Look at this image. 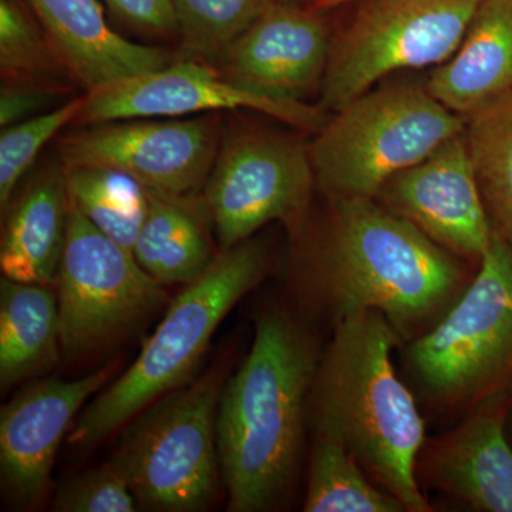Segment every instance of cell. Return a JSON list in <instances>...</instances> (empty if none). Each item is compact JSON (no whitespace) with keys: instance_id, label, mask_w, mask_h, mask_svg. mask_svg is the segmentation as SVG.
<instances>
[{"instance_id":"cell-1","label":"cell","mask_w":512,"mask_h":512,"mask_svg":"<svg viewBox=\"0 0 512 512\" xmlns=\"http://www.w3.org/2000/svg\"><path fill=\"white\" fill-rule=\"evenodd\" d=\"M306 251L305 289L333 323L377 312L404 343L420 338L458 301L473 276L458 256L376 200H329Z\"/></svg>"},{"instance_id":"cell-2","label":"cell","mask_w":512,"mask_h":512,"mask_svg":"<svg viewBox=\"0 0 512 512\" xmlns=\"http://www.w3.org/2000/svg\"><path fill=\"white\" fill-rule=\"evenodd\" d=\"M399 345L402 339L380 313H355L333 323L313 380V410L318 434L348 448L407 512H427L430 504L417 480L424 421L394 369L392 353Z\"/></svg>"},{"instance_id":"cell-3","label":"cell","mask_w":512,"mask_h":512,"mask_svg":"<svg viewBox=\"0 0 512 512\" xmlns=\"http://www.w3.org/2000/svg\"><path fill=\"white\" fill-rule=\"evenodd\" d=\"M319 360L315 342L288 313H265L256 323L251 350L218 406L229 511L269 510L291 483Z\"/></svg>"},{"instance_id":"cell-4","label":"cell","mask_w":512,"mask_h":512,"mask_svg":"<svg viewBox=\"0 0 512 512\" xmlns=\"http://www.w3.org/2000/svg\"><path fill=\"white\" fill-rule=\"evenodd\" d=\"M268 272V254L255 239L225 249L208 271L168 306L130 369L94 399L69 434L74 446H93L184 386L229 311Z\"/></svg>"},{"instance_id":"cell-5","label":"cell","mask_w":512,"mask_h":512,"mask_svg":"<svg viewBox=\"0 0 512 512\" xmlns=\"http://www.w3.org/2000/svg\"><path fill=\"white\" fill-rule=\"evenodd\" d=\"M467 121L417 84H386L333 113L309 146L329 200H375L393 175L419 164Z\"/></svg>"},{"instance_id":"cell-6","label":"cell","mask_w":512,"mask_h":512,"mask_svg":"<svg viewBox=\"0 0 512 512\" xmlns=\"http://www.w3.org/2000/svg\"><path fill=\"white\" fill-rule=\"evenodd\" d=\"M406 369L440 409L477 406L512 384V247L494 231L463 295L420 338Z\"/></svg>"},{"instance_id":"cell-7","label":"cell","mask_w":512,"mask_h":512,"mask_svg":"<svg viewBox=\"0 0 512 512\" xmlns=\"http://www.w3.org/2000/svg\"><path fill=\"white\" fill-rule=\"evenodd\" d=\"M224 383L214 370L147 407L124 434L113 461L140 507L194 512L217 493V414Z\"/></svg>"},{"instance_id":"cell-8","label":"cell","mask_w":512,"mask_h":512,"mask_svg":"<svg viewBox=\"0 0 512 512\" xmlns=\"http://www.w3.org/2000/svg\"><path fill=\"white\" fill-rule=\"evenodd\" d=\"M483 0H359L332 37L318 106L336 113L400 70L440 66L456 53Z\"/></svg>"},{"instance_id":"cell-9","label":"cell","mask_w":512,"mask_h":512,"mask_svg":"<svg viewBox=\"0 0 512 512\" xmlns=\"http://www.w3.org/2000/svg\"><path fill=\"white\" fill-rule=\"evenodd\" d=\"M57 288L67 359L101 348L168 299L164 285L138 264L131 249L103 234L72 204Z\"/></svg>"},{"instance_id":"cell-10","label":"cell","mask_w":512,"mask_h":512,"mask_svg":"<svg viewBox=\"0 0 512 512\" xmlns=\"http://www.w3.org/2000/svg\"><path fill=\"white\" fill-rule=\"evenodd\" d=\"M316 184L309 147L265 130L229 131L220 141L205 204L222 251L272 221L298 227Z\"/></svg>"},{"instance_id":"cell-11","label":"cell","mask_w":512,"mask_h":512,"mask_svg":"<svg viewBox=\"0 0 512 512\" xmlns=\"http://www.w3.org/2000/svg\"><path fill=\"white\" fill-rule=\"evenodd\" d=\"M59 143L66 167L110 168L148 191L194 195L208 177L222 137L215 113L188 119H128L76 127Z\"/></svg>"},{"instance_id":"cell-12","label":"cell","mask_w":512,"mask_h":512,"mask_svg":"<svg viewBox=\"0 0 512 512\" xmlns=\"http://www.w3.org/2000/svg\"><path fill=\"white\" fill-rule=\"evenodd\" d=\"M224 110L256 111L302 130L319 131L328 120L319 106L252 92L220 72L187 59L94 87L83 94L82 109L73 126L198 116Z\"/></svg>"},{"instance_id":"cell-13","label":"cell","mask_w":512,"mask_h":512,"mask_svg":"<svg viewBox=\"0 0 512 512\" xmlns=\"http://www.w3.org/2000/svg\"><path fill=\"white\" fill-rule=\"evenodd\" d=\"M441 248L480 262L493 238L466 131L419 164L393 175L375 198Z\"/></svg>"},{"instance_id":"cell-14","label":"cell","mask_w":512,"mask_h":512,"mask_svg":"<svg viewBox=\"0 0 512 512\" xmlns=\"http://www.w3.org/2000/svg\"><path fill=\"white\" fill-rule=\"evenodd\" d=\"M333 33L319 10L278 0L217 57L222 76L288 101L322 84Z\"/></svg>"},{"instance_id":"cell-15","label":"cell","mask_w":512,"mask_h":512,"mask_svg":"<svg viewBox=\"0 0 512 512\" xmlns=\"http://www.w3.org/2000/svg\"><path fill=\"white\" fill-rule=\"evenodd\" d=\"M109 377L110 369H101L70 382L43 380L3 406L0 470L16 503L35 504L46 493L64 434Z\"/></svg>"},{"instance_id":"cell-16","label":"cell","mask_w":512,"mask_h":512,"mask_svg":"<svg viewBox=\"0 0 512 512\" xmlns=\"http://www.w3.org/2000/svg\"><path fill=\"white\" fill-rule=\"evenodd\" d=\"M505 393L474 406L457 429L421 450L430 484L481 512H512V448L505 436Z\"/></svg>"},{"instance_id":"cell-17","label":"cell","mask_w":512,"mask_h":512,"mask_svg":"<svg viewBox=\"0 0 512 512\" xmlns=\"http://www.w3.org/2000/svg\"><path fill=\"white\" fill-rule=\"evenodd\" d=\"M55 45L74 82L94 87L151 72L171 63L160 47L114 32L97 0H26Z\"/></svg>"},{"instance_id":"cell-18","label":"cell","mask_w":512,"mask_h":512,"mask_svg":"<svg viewBox=\"0 0 512 512\" xmlns=\"http://www.w3.org/2000/svg\"><path fill=\"white\" fill-rule=\"evenodd\" d=\"M5 212L0 244L3 275L12 281L53 288L59 278L70 214L64 165L53 164L37 173Z\"/></svg>"},{"instance_id":"cell-19","label":"cell","mask_w":512,"mask_h":512,"mask_svg":"<svg viewBox=\"0 0 512 512\" xmlns=\"http://www.w3.org/2000/svg\"><path fill=\"white\" fill-rule=\"evenodd\" d=\"M427 90L463 119L512 92V0H483L456 53Z\"/></svg>"},{"instance_id":"cell-20","label":"cell","mask_w":512,"mask_h":512,"mask_svg":"<svg viewBox=\"0 0 512 512\" xmlns=\"http://www.w3.org/2000/svg\"><path fill=\"white\" fill-rule=\"evenodd\" d=\"M207 204L194 195L175 197L148 191V211L133 254L138 264L163 285H190L217 256L212 252Z\"/></svg>"},{"instance_id":"cell-21","label":"cell","mask_w":512,"mask_h":512,"mask_svg":"<svg viewBox=\"0 0 512 512\" xmlns=\"http://www.w3.org/2000/svg\"><path fill=\"white\" fill-rule=\"evenodd\" d=\"M60 343L59 298L52 286L0 282V384L42 375L56 365Z\"/></svg>"},{"instance_id":"cell-22","label":"cell","mask_w":512,"mask_h":512,"mask_svg":"<svg viewBox=\"0 0 512 512\" xmlns=\"http://www.w3.org/2000/svg\"><path fill=\"white\" fill-rule=\"evenodd\" d=\"M471 163L493 229L512 247V92L468 117Z\"/></svg>"},{"instance_id":"cell-23","label":"cell","mask_w":512,"mask_h":512,"mask_svg":"<svg viewBox=\"0 0 512 512\" xmlns=\"http://www.w3.org/2000/svg\"><path fill=\"white\" fill-rule=\"evenodd\" d=\"M70 204L103 234L133 251L148 211V190L110 168L66 167Z\"/></svg>"},{"instance_id":"cell-24","label":"cell","mask_w":512,"mask_h":512,"mask_svg":"<svg viewBox=\"0 0 512 512\" xmlns=\"http://www.w3.org/2000/svg\"><path fill=\"white\" fill-rule=\"evenodd\" d=\"M306 512H404L406 508L389 491L370 483L348 448L319 434L309 468Z\"/></svg>"},{"instance_id":"cell-25","label":"cell","mask_w":512,"mask_h":512,"mask_svg":"<svg viewBox=\"0 0 512 512\" xmlns=\"http://www.w3.org/2000/svg\"><path fill=\"white\" fill-rule=\"evenodd\" d=\"M0 72L2 82L45 84L62 90L63 77L73 80L26 0H0Z\"/></svg>"},{"instance_id":"cell-26","label":"cell","mask_w":512,"mask_h":512,"mask_svg":"<svg viewBox=\"0 0 512 512\" xmlns=\"http://www.w3.org/2000/svg\"><path fill=\"white\" fill-rule=\"evenodd\" d=\"M274 0H173L188 55L217 59Z\"/></svg>"},{"instance_id":"cell-27","label":"cell","mask_w":512,"mask_h":512,"mask_svg":"<svg viewBox=\"0 0 512 512\" xmlns=\"http://www.w3.org/2000/svg\"><path fill=\"white\" fill-rule=\"evenodd\" d=\"M83 96L60 104L32 119L2 128L0 134V208L9 207L16 187L35 163L43 147L63 130L73 126L82 109Z\"/></svg>"},{"instance_id":"cell-28","label":"cell","mask_w":512,"mask_h":512,"mask_svg":"<svg viewBox=\"0 0 512 512\" xmlns=\"http://www.w3.org/2000/svg\"><path fill=\"white\" fill-rule=\"evenodd\" d=\"M138 507L128 478L113 460L70 478L57 491L53 510L60 512H133Z\"/></svg>"},{"instance_id":"cell-29","label":"cell","mask_w":512,"mask_h":512,"mask_svg":"<svg viewBox=\"0 0 512 512\" xmlns=\"http://www.w3.org/2000/svg\"><path fill=\"white\" fill-rule=\"evenodd\" d=\"M64 90L45 84L2 82L0 89V127L5 128L52 110ZM55 109V107H53Z\"/></svg>"},{"instance_id":"cell-30","label":"cell","mask_w":512,"mask_h":512,"mask_svg":"<svg viewBox=\"0 0 512 512\" xmlns=\"http://www.w3.org/2000/svg\"><path fill=\"white\" fill-rule=\"evenodd\" d=\"M106 3L133 28L157 36L178 35L173 0H106Z\"/></svg>"},{"instance_id":"cell-31","label":"cell","mask_w":512,"mask_h":512,"mask_svg":"<svg viewBox=\"0 0 512 512\" xmlns=\"http://www.w3.org/2000/svg\"><path fill=\"white\" fill-rule=\"evenodd\" d=\"M353 2H359V0H319L312 8L319 10V12H325V10L339 8V6L346 5V3Z\"/></svg>"},{"instance_id":"cell-32","label":"cell","mask_w":512,"mask_h":512,"mask_svg":"<svg viewBox=\"0 0 512 512\" xmlns=\"http://www.w3.org/2000/svg\"><path fill=\"white\" fill-rule=\"evenodd\" d=\"M278 2L282 3H292V5H301V6H312L315 5L319 0H278Z\"/></svg>"}]
</instances>
